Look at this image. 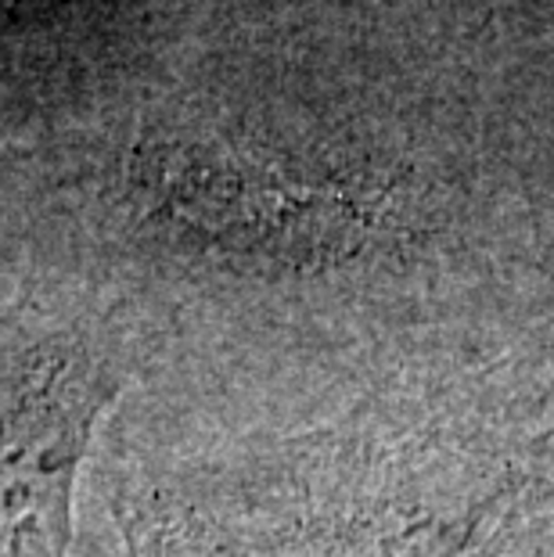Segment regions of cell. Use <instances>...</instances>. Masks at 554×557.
I'll use <instances>...</instances> for the list:
<instances>
[{"label": "cell", "instance_id": "obj_1", "mask_svg": "<svg viewBox=\"0 0 554 557\" xmlns=\"http://www.w3.org/2000/svg\"><path fill=\"white\" fill-rule=\"evenodd\" d=\"M120 393V377L87 346L47 349L8 388L4 554L65 557L73 479L90 424Z\"/></svg>", "mask_w": 554, "mask_h": 557}]
</instances>
